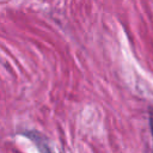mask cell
Masks as SVG:
<instances>
[{
    "mask_svg": "<svg viewBox=\"0 0 153 153\" xmlns=\"http://www.w3.org/2000/svg\"><path fill=\"white\" fill-rule=\"evenodd\" d=\"M149 126H151V133H152V137H153V114H151V116H149Z\"/></svg>",
    "mask_w": 153,
    "mask_h": 153,
    "instance_id": "6da1fadb",
    "label": "cell"
}]
</instances>
